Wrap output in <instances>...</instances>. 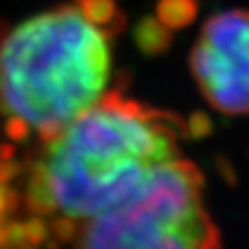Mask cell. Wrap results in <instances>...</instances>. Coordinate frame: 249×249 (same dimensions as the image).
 Returning a JSON list of instances; mask_svg holds the SVG:
<instances>
[{"instance_id":"3957f363","label":"cell","mask_w":249,"mask_h":249,"mask_svg":"<svg viewBox=\"0 0 249 249\" xmlns=\"http://www.w3.org/2000/svg\"><path fill=\"white\" fill-rule=\"evenodd\" d=\"M77 249H224L200 169L177 159L118 206L81 224Z\"/></svg>"},{"instance_id":"6da1fadb","label":"cell","mask_w":249,"mask_h":249,"mask_svg":"<svg viewBox=\"0 0 249 249\" xmlns=\"http://www.w3.org/2000/svg\"><path fill=\"white\" fill-rule=\"evenodd\" d=\"M186 134L189 124L175 112L110 90L43 142L28 177V206L55 222L85 224L180 159Z\"/></svg>"},{"instance_id":"277c9868","label":"cell","mask_w":249,"mask_h":249,"mask_svg":"<svg viewBox=\"0 0 249 249\" xmlns=\"http://www.w3.org/2000/svg\"><path fill=\"white\" fill-rule=\"evenodd\" d=\"M189 63L198 90L214 110L249 114V10L230 8L210 16Z\"/></svg>"},{"instance_id":"5b68a950","label":"cell","mask_w":249,"mask_h":249,"mask_svg":"<svg viewBox=\"0 0 249 249\" xmlns=\"http://www.w3.org/2000/svg\"><path fill=\"white\" fill-rule=\"evenodd\" d=\"M12 210V193L6 186V182L0 178V245L4 241V224Z\"/></svg>"},{"instance_id":"7a4b0ae2","label":"cell","mask_w":249,"mask_h":249,"mask_svg":"<svg viewBox=\"0 0 249 249\" xmlns=\"http://www.w3.org/2000/svg\"><path fill=\"white\" fill-rule=\"evenodd\" d=\"M116 0H71L26 18L0 39V112L47 142L92 108L112 75Z\"/></svg>"}]
</instances>
